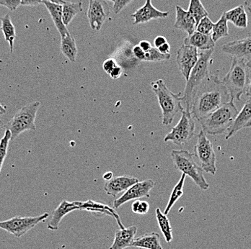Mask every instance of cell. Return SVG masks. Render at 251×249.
Instances as JSON below:
<instances>
[{
  "label": "cell",
  "mask_w": 251,
  "mask_h": 249,
  "mask_svg": "<svg viewBox=\"0 0 251 249\" xmlns=\"http://www.w3.org/2000/svg\"><path fill=\"white\" fill-rule=\"evenodd\" d=\"M230 100L229 91L218 74L210 73L194 94L191 114L194 118L200 120Z\"/></svg>",
  "instance_id": "obj_1"
},
{
  "label": "cell",
  "mask_w": 251,
  "mask_h": 249,
  "mask_svg": "<svg viewBox=\"0 0 251 249\" xmlns=\"http://www.w3.org/2000/svg\"><path fill=\"white\" fill-rule=\"evenodd\" d=\"M238 113V110L233 100H230L198 121L201 125L202 130L206 134L221 135L229 130Z\"/></svg>",
  "instance_id": "obj_2"
},
{
  "label": "cell",
  "mask_w": 251,
  "mask_h": 249,
  "mask_svg": "<svg viewBox=\"0 0 251 249\" xmlns=\"http://www.w3.org/2000/svg\"><path fill=\"white\" fill-rule=\"evenodd\" d=\"M251 76V69L246 62L233 58L229 71L222 79L229 91L231 100H241L242 95L246 94L249 88Z\"/></svg>",
  "instance_id": "obj_3"
},
{
  "label": "cell",
  "mask_w": 251,
  "mask_h": 249,
  "mask_svg": "<svg viewBox=\"0 0 251 249\" xmlns=\"http://www.w3.org/2000/svg\"><path fill=\"white\" fill-rule=\"evenodd\" d=\"M151 87L163 112V124L171 125L177 113L184 111L181 105L183 98L180 97V93L174 94L161 79L151 82Z\"/></svg>",
  "instance_id": "obj_4"
},
{
  "label": "cell",
  "mask_w": 251,
  "mask_h": 249,
  "mask_svg": "<svg viewBox=\"0 0 251 249\" xmlns=\"http://www.w3.org/2000/svg\"><path fill=\"white\" fill-rule=\"evenodd\" d=\"M214 48L210 50H201L199 56L198 62L193 68L190 74L189 78L186 81V88L184 89L183 98V102L186 103V111L191 112L193 97L197 89L200 88L202 82L210 74L209 66L210 59L213 55Z\"/></svg>",
  "instance_id": "obj_5"
},
{
  "label": "cell",
  "mask_w": 251,
  "mask_h": 249,
  "mask_svg": "<svg viewBox=\"0 0 251 249\" xmlns=\"http://www.w3.org/2000/svg\"><path fill=\"white\" fill-rule=\"evenodd\" d=\"M171 157L176 170L189 177L201 190H207L209 184L205 180L203 170L196 163L194 154L186 150H174Z\"/></svg>",
  "instance_id": "obj_6"
},
{
  "label": "cell",
  "mask_w": 251,
  "mask_h": 249,
  "mask_svg": "<svg viewBox=\"0 0 251 249\" xmlns=\"http://www.w3.org/2000/svg\"><path fill=\"white\" fill-rule=\"evenodd\" d=\"M41 103L33 102L20 109L8 122L6 129L11 132V140L27 131H36V117Z\"/></svg>",
  "instance_id": "obj_7"
},
{
  "label": "cell",
  "mask_w": 251,
  "mask_h": 249,
  "mask_svg": "<svg viewBox=\"0 0 251 249\" xmlns=\"http://www.w3.org/2000/svg\"><path fill=\"white\" fill-rule=\"evenodd\" d=\"M194 155L200 162L201 169L206 173L215 175L217 173L216 154L213 145L208 139L206 134L201 130L197 136Z\"/></svg>",
  "instance_id": "obj_8"
},
{
  "label": "cell",
  "mask_w": 251,
  "mask_h": 249,
  "mask_svg": "<svg viewBox=\"0 0 251 249\" xmlns=\"http://www.w3.org/2000/svg\"><path fill=\"white\" fill-rule=\"evenodd\" d=\"M195 127L191 113L186 110L183 111L178 123L172 128L164 140L165 142H172L177 146H182L194 136Z\"/></svg>",
  "instance_id": "obj_9"
},
{
  "label": "cell",
  "mask_w": 251,
  "mask_h": 249,
  "mask_svg": "<svg viewBox=\"0 0 251 249\" xmlns=\"http://www.w3.org/2000/svg\"><path fill=\"white\" fill-rule=\"evenodd\" d=\"M49 217L50 214L47 212L36 217H13L7 221H0V229L16 238H21Z\"/></svg>",
  "instance_id": "obj_10"
},
{
  "label": "cell",
  "mask_w": 251,
  "mask_h": 249,
  "mask_svg": "<svg viewBox=\"0 0 251 249\" xmlns=\"http://www.w3.org/2000/svg\"><path fill=\"white\" fill-rule=\"evenodd\" d=\"M155 183L153 180H148L143 181H139L126 191L120 197L113 202V207L118 209L125 203L134 200H139L142 198H151V189L154 188Z\"/></svg>",
  "instance_id": "obj_11"
},
{
  "label": "cell",
  "mask_w": 251,
  "mask_h": 249,
  "mask_svg": "<svg viewBox=\"0 0 251 249\" xmlns=\"http://www.w3.org/2000/svg\"><path fill=\"white\" fill-rule=\"evenodd\" d=\"M200 52L197 48L183 44L177 51L176 62L182 75L187 81L190 74L198 62Z\"/></svg>",
  "instance_id": "obj_12"
},
{
  "label": "cell",
  "mask_w": 251,
  "mask_h": 249,
  "mask_svg": "<svg viewBox=\"0 0 251 249\" xmlns=\"http://www.w3.org/2000/svg\"><path fill=\"white\" fill-rule=\"evenodd\" d=\"M109 15V6L105 0H90L88 18L93 30L99 31Z\"/></svg>",
  "instance_id": "obj_13"
},
{
  "label": "cell",
  "mask_w": 251,
  "mask_h": 249,
  "mask_svg": "<svg viewBox=\"0 0 251 249\" xmlns=\"http://www.w3.org/2000/svg\"><path fill=\"white\" fill-rule=\"evenodd\" d=\"M222 50L233 58L249 62L251 60V36L227 43L223 45Z\"/></svg>",
  "instance_id": "obj_14"
},
{
  "label": "cell",
  "mask_w": 251,
  "mask_h": 249,
  "mask_svg": "<svg viewBox=\"0 0 251 249\" xmlns=\"http://www.w3.org/2000/svg\"><path fill=\"white\" fill-rule=\"evenodd\" d=\"M169 15L168 12H163L156 9L151 4V0H146L145 5L138 9L131 15L134 18V25L146 23L151 20L165 18Z\"/></svg>",
  "instance_id": "obj_15"
},
{
  "label": "cell",
  "mask_w": 251,
  "mask_h": 249,
  "mask_svg": "<svg viewBox=\"0 0 251 249\" xmlns=\"http://www.w3.org/2000/svg\"><path fill=\"white\" fill-rule=\"evenodd\" d=\"M251 127V97L245 103L240 112L238 113L233 123L227 131L226 139L231 138L237 133L246 128Z\"/></svg>",
  "instance_id": "obj_16"
},
{
  "label": "cell",
  "mask_w": 251,
  "mask_h": 249,
  "mask_svg": "<svg viewBox=\"0 0 251 249\" xmlns=\"http://www.w3.org/2000/svg\"><path fill=\"white\" fill-rule=\"evenodd\" d=\"M137 182H139V180L136 177L126 175L120 176L106 181L104 185V190L107 195L116 197L121 192H126L128 188Z\"/></svg>",
  "instance_id": "obj_17"
},
{
  "label": "cell",
  "mask_w": 251,
  "mask_h": 249,
  "mask_svg": "<svg viewBox=\"0 0 251 249\" xmlns=\"http://www.w3.org/2000/svg\"><path fill=\"white\" fill-rule=\"evenodd\" d=\"M75 210H81V202L75 201L70 203V202L63 200L52 214L51 218L47 227L50 230H58L63 218Z\"/></svg>",
  "instance_id": "obj_18"
},
{
  "label": "cell",
  "mask_w": 251,
  "mask_h": 249,
  "mask_svg": "<svg viewBox=\"0 0 251 249\" xmlns=\"http://www.w3.org/2000/svg\"><path fill=\"white\" fill-rule=\"evenodd\" d=\"M137 227L135 226L116 230L112 245L109 249H125L131 247L135 239Z\"/></svg>",
  "instance_id": "obj_19"
},
{
  "label": "cell",
  "mask_w": 251,
  "mask_h": 249,
  "mask_svg": "<svg viewBox=\"0 0 251 249\" xmlns=\"http://www.w3.org/2000/svg\"><path fill=\"white\" fill-rule=\"evenodd\" d=\"M197 26V21L189 12L183 10L180 6H176V28L183 30L190 36L196 31Z\"/></svg>",
  "instance_id": "obj_20"
},
{
  "label": "cell",
  "mask_w": 251,
  "mask_h": 249,
  "mask_svg": "<svg viewBox=\"0 0 251 249\" xmlns=\"http://www.w3.org/2000/svg\"><path fill=\"white\" fill-rule=\"evenodd\" d=\"M42 4H44L48 10L49 13L53 20L55 27L59 31L61 37H65L66 36L70 35V33L67 26L64 25V22H63L62 4L51 2L47 0H42Z\"/></svg>",
  "instance_id": "obj_21"
},
{
  "label": "cell",
  "mask_w": 251,
  "mask_h": 249,
  "mask_svg": "<svg viewBox=\"0 0 251 249\" xmlns=\"http://www.w3.org/2000/svg\"><path fill=\"white\" fill-rule=\"evenodd\" d=\"M183 44L201 50H210L215 47V42L212 39V35L202 34L197 31L185 38Z\"/></svg>",
  "instance_id": "obj_22"
},
{
  "label": "cell",
  "mask_w": 251,
  "mask_h": 249,
  "mask_svg": "<svg viewBox=\"0 0 251 249\" xmlns=\"http://www.w3.org/2000/svg\"><path fill=\"white\" fill-rule=\"evenodd\" d=\"M82 210L93 212V213H95L96 215H107L114 217L120 228H124L125 227V226L122 224V221L119 218V215L112 208H111L109 206L106 205V204L96 203V202L92 201V200L81 202V210Z\"/></svg>",
  "instance_id": "obj_23"
},
{
  "label": "cell",
  "mask_w": 251,
  "mask_h": 249,
  "mask_svg": "<svg viewBox=\"0 0 251 249\" xmlns=\"http://www.w3.org/2000/svg\"><path fill=\"white\" fill-rule=\"evenodd\" d=\"M228 22L232 23L238 28H246L249 24V18L243 4L237 6L228 11L225 12Z\"/></svg>",
  "instance_id": "obj_24"
},
{
  "label": "cell",
  "mask_w": 251,
  "mask_h": 249,
  "mask_svg": "<svg viewBox=\"0 0 251 249\" xmlns=\"http://www.w3.org/2000/svg\"><path fill=\"white\" fill-rule=\"evenodd\" d=\"M131 247L144 249H163L160 243V236L156 232L146 233L136 238Z\"/></svg>",
  "instance_id": "obj_25"
},
{
  "label": "cell",
  "mask_w": 251,
  "mask_h": 249,
  "mask_svg": "<svg viewBox=\"0 0 251 249\" xmlns=\"http://www.w3.org/2000/svg\"><path fill=\"white\" fill-rule=\"evenodd\" d=\"M1 30L4 36V39L10 45V52L13 53L14 50V42L16 38L15 27L13 25L10 15L9 14L4 15L1 18Z\"/></svg>",
  "instance_id": "obj_26"
},
{
  "label": "cell",
  "mask_w": 251,
  "mask_h": 249,
  "mask_svg": "<svg viewBox=\"0 0 251 249\" xmlns=\"http://www.w3.org/2000/svg\"><path fill=\"white\" fill-rule=\"evenodd\" d=\"M61 51L70 62H75L76 55H77V48H76L75 40L71 35L62 38Z\"/></svg>",
  "instance_id": "obj_27"
},
{
  "label": "cell",
  "mask_w": 251,
  "mask_h": 249,
  "mask_svg": "<svg viewBox=\"0 0 251 249\" xmlns=\"http://www.w3.org/2000/svg\"><path fill=\"white\" fill-rule=\"evenodd\" d=\"M82 11V2H69L65 1L62 4L63 22L67 26L74 19L78 13Z\"/></svg>",
  "instance_id": "obj_28"
},
{
  "label": "cell",
  "mask_w": 251,
  "mask_h": 249,
  "mask_svg": "<svg viewBox=\"0 0 251 249\" xmlns=\"http://www.w3.org/2000/svg\"><path fill=\"white\" fill-rule=\"evenodd\" d=\"M156 218L160 230L163 233L166 242L171 243L173 240V230L171 227V221L167 215L162 212L160 208L156 209Z\"/></svg>",
  "instance_id": "obj_29"
},
{
  "label": "cell",
  "mask_w": 251,
  "mask_h": 249,
  "mask_svg": "<svg viewBox=\"0 0 251 249\" xmlns=\"http://www.w3.org/2000/svg\"><path fill=\"white\" fill-rule=\"evenodd\" d=\"M227 20L226 15L223 13L219 21L214 24L212 29V38L214 42H217L223 38L229 36V28L227 25Z\"/></svg>",
  "instance_id": "obj_30"
},
{
  "label": "cell",
  "mask_w": 251,
  "mask_h": 249,
  "mask_svg": "<svg viewBox=\"0 0 251 249\" xmlns=\"http://www.w3.org/2000/svg\"><path fill=\"white\" fill-rule=\"evenodd\" d=\"M186 177V175H185V174H183L178 182H177V184H176L175 187H174V190L172 191L169 202H168L166 208H165V212H164L165 215H167L169 213L172 207H174V204H176V202L180 199L182 195H183V186H184Z\"/></svg>",
  "instance_id": "obj_31"
},
{
  "label": "cell",
  "mask_w": 251,
  "mask_h": 249,
  "mask_svg": "<svg viewBox=\"0 0 251 249\" xmlns=\"http://www.w3.org/2000/svg\"><path fill=\"white\" fill-rule=\"evenodd\" d=\"M188 12L194 17L197 23L198 24L201 20L205 17L209 16V13L203 7L201 0H190Z\"/></svg>",
  "instance_id": "obj_32"
},
{
  "label": "cell",
  "mask_w": 251,
  "mask_h": 249,
  "mask_svg": "<svg viewBox=\"0 0 251 249\" xmlns=\"http://www.w3.org/2000/svg\"><path fill=\"white\" fill-rule=\"evenodd\" d=\"M11 132L8 130H6L4 136L0 140V172H1L4 159L7 155V149H8L9 143L11 140Z\"/></svg>",
  "instance_id": "obj_33"
},
{
  "label": "cell",
  "mask_w": 251,
  "mask_h": 249,
  "mask_svg": "<svg viewBox=\"0 0 251 249\" xmlns=\"http://www.w3.org/2000/svg\"><path fill=\"white\" fill-rule=\"evenodd\" d=\"M171 54H163L155 47H152L149 51L145 53V62H160L171 59Z\"/></svg>",
  "instance_id": "obj_34"
},
{
  "label": "cell",
  "mask_w": 251,
  "mask_h": 249,
  "mask_svg": "<svg viewBox=\"0 0 251 249\" xmlns=\"http://www.w3.org/2000/svg\"><path fill=\"white\" fill-rule=\"evenodd\" d=\"M214 23L209 19V16L205 17L197 24L196 31L200 32L202 34L212 35Z\"/></svg>",
  "instance_id": "obj_35"
},
{
  "label": "cell",
  "mask_w": 251,
  "mask_h": 249,
  "mask_svg": "<svg viewBox=\"0 0 251 249\" xmlns=\"http://www.w3.org/2000/svg\"><path fill=\"white\" fill-rule=\"evenodd\" d=\"M150 210V204L143 200H135L131 204V210L138 215H145Z\"/></svg>",
  "instance_id": "obj_36"
},
{
  "label": "cell",
  "mask_w": 251,
  "mask_h": 249,
  "mask_svg": "<svg viewBox=\"0 0 251 249\" xmlns=\"http://www.w3.org/2000/svg\"><path fill=\"white\" fill-rule=\"evenodd\" d=\"M21 5V0H0V6L7 7L10 11H15Z\"/></svg>",
  "instance_id": "obj_37"
},
{
  "label": "cell",
  "mask_w": 251,
  "mask_h": 249,
  "mask_svg": "<svg viewBox=\"0 0 251 249\" xmlns=\"http://www.w3.org/2000/svg\"><path fill=\"white\" fill-rule=\"evenodd\" d=\"M133 1L134 0H116L113 7V13L117 15Z\"/></svg>",
  "instance_id": "obj_38"
},
{
  "label": "cell",
  "mask_w": 251,
  "mask_h": 249,
  "mask_svg": "<svg viewBox=\"0 0 251 249\" xmlns=\"http://www.w3.org/2000/svg\"><path fill=\"white\" fill-rule=\"evenodd\" d=\"M117 66L114 59H108L104 62L103 64H102V68H103L104 71H105L107 74H110L111 71H112Z\"/></svg>",
  "instance_id": "obj_39"
},
{
  "label": "cell",
  "mask_w": 251,
  "mask_h": 249,
  "mask_svg": "<svg viewBox=\"0 0 251 249\" xmlns=\"http://www.w3.org/2000/svg\"><path fill=\"white\" fill-rule=\"evenodd\" d=\"M133 54L138 60L145 61V52L141 48L139 45H136L132 50Z\"/></svg>",
  "instance_id": "obj_40"
},
{
  "label": "cell",
  "mask_w": 251,
  "mask_h": 249,
  "mask_svg": "<svg viewBox=\"0 0 251 249\" xmlns=\"http://www.w3.org/2000/svg\"><path fill=\"white\" fill-rule=\"evenodd\" d=\"M122 72H123V70H122V67L117 66V67H116V68L111 71V74L109 75L112 79H119V78L120 77L121 75L122 74Z\"/></svg>",
  "instance_id": "obj_41"
},
{
  "label": "cell",
  "mask_w": 251,
  "mask_h": 249,
  "mask_svg": "<svg viewBox=\"0 0 251 249\" xmlns=\"http://www.w3.org/2000/svg\"><path fill=\"white\" fill-rule=\"evenodd\" d=\"M42 3V0H21V5L37 6Z\"/></svg>",
  "instance_id": "obj_42"
},
{
  "label": "cell",
  "mask_w": 251,
  "mask_h": 249,
  "mask_svg": "<svg viewBox=\"0 0 251 249\" xmlns=\"http://www.w3.org/2000/svg\"><path fill=\"white\" fill-rule=\"evenodd\" d=\"M166 43H168V41L164 36H157L154 41V46L157 48L163 45V44H166Z\"/></svg>",
  "instance_id": "obj_43"
},
{
  "label": "cell",
  "mask_w": 251,
  "mask_h": 249,
  "mask_svg": "<svg viewBox=\"0 0 251 249\" xmlns=\"http://www.w3.org/2000/svg\"><path fill=\"white\" fill-rule=\"evenodd\" d=\"M139 45L141 47V48H142V49L145 52V53H146V52L149 51V50H151V48H152L151 43L148 41H141V42L139 43Z\"/></svg>",
  "instance_id": "obj_44"
},
{
  "label": "cell",
  "mask_w": 251,
  "mask_h": 249,
  "mask_svg": "<svg viewBox=\"0 0 251 249\" xmlns=\"http://www.w3.org/2000/svg\"><path fill=\"white\" fill-rule=\"evenodd\" d=\"M157 49H158L160 53H163V54H171V53H170L171 46H170L169 44H168V43H166V44H163V45L159 47Z\"/></svg>",
  "instance_id": "obj_45"
},
{
  "label": "cell",
  "mask_w": 251,
  "mask_h": 249,
  "mask_svg": "<svg viewBox=\"0 0 251 249\" xmlns=\"http://www.w3.org/2000/svg\"><path fill=\"white\" fill-rule=\"evenodd\" d=\"M113 173L111 172H106V173L104 174L103 177H102V178H103V180H105V181H110V180H112L113 178Z\"/></svg>",
  "instance_id": "obj_46"
},
{
  "label": "cell",
  "mask_w": 251,
  "mask_h": 249,
  "mask_svg": "<svg viewBox=\"0 0 251 249\" xmlns=\"http://www.w3.org/2000/svg\"><path fill=\"white\" fill-rule=\"evenodd\" d=\"M244 6L247 9L248 11L251 13V0H246Z\"/></svg>",
  "instance_id": "obj_47"
},
{
  "label": "cell",
  "mask_w": 251,
  "mask_h": 249,
  "mask_svg": "<svg viewBox=\"0 0 251 249\" xmlns=\"http://www.w3.org/2000/svg\"><path fill=\"white\" fill-rule=\"evenodd\" d=\"M7 113V110L6 108L1 105V102H0V116L3 115V114H5Z\"/></svg>",
  "instance_id": "obj_48"
},
{
  "label": "cell",
  "mask_w": 251,
  "mask_h": 249,
  "mask_svg": "<svg viewBox=\"0 0 251 249\" xmlns=\"http://www.w3.org/2000/svg\"><path fill=\"white\" fill-rule=\"evenodd\" d=\"M246 95L248 96V97H251V76L250 83H249V88H248L247 91H246Z\"/></svg>",
  "instance_id": "obj_49"
},
{
  "label": "cell",
  "mask_w": 251,
  "mask_h": 249,
  "mask_svg": "<svg viewBox=\"0 0 251 249\" xmlns=\"http://www.w3.org/2000/svg\"><path fill=\"white\" fill-rule=\"evenodd\" d=\"M47 1H51V2L57 3V4H62L64 2V0H47Z\"/></svg>",
  "instance_id": "obj_50"
},
{
  "label": "cell",
  "mask_w": 251,
  "mask_h": 249,
  "mask_svg": "<svg viewBox=\"0 0 251 249\" xmlns=\"http://www.w3.org/2000/svg\"><path fill=\"white\" fill-rule=\"evenodd\" d=\"M3 127H4V123L0 120V134H1V131H2Z\"/></svg>",
  "instance_id": "obj_51"
},
{
  "label": "cell",
  "mask_w": 251,
  "mask_h": 249,
  "mask_svg": "<svg viewBox=\"0 0 251 249\" xmlns=\"http://www.w3.org/2000/svg\"><path fill=\"white\" fill-rule=\"evenodd\" d=\"M246 64H247L248 67L251 69V60L249 61V62H246Z\"/></svg>",
  "instance_id": "obj_52"
},
{
  "label": "cell",
  "mask_w": 251,
  "mask_h": 249,
  "mask_svg": "<svg viewBox=\"0 0 251 249\" xmlns=\"http://www.w3.org/2000/svg\"><path fill=\"white\" fill-rule=\"evenodd\" d=\"M108 1H113V2H115V1H116V0H108Z\"/></svg>",
  "instance_id": "obj_53"
}]
</instances>
